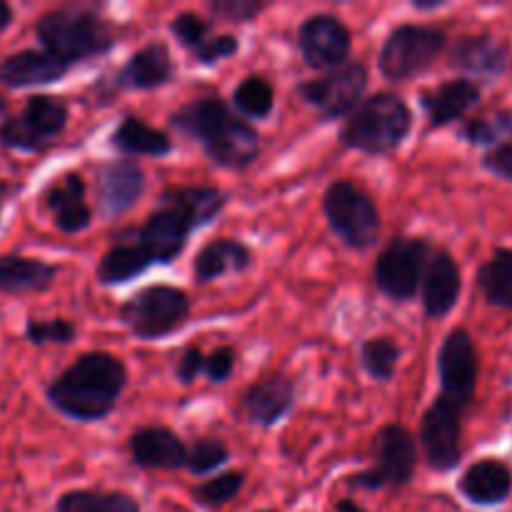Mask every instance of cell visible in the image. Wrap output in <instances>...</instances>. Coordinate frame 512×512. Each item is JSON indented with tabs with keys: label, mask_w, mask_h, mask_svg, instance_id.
<instances>
[{
	"label": "cell",
	"mask_w": 512,
	"mask_h": 512,
	"mask_svg": "<svg viewBox=\"0 0 512 512\" xmlns=\"http://www.w3.org/2000/svg\"><path fill=\"white\" fill-rule=\"evenodd\" d=\"M128 385V368L115 355L85 353L48 385V400L58 413L78 423L108 418Z\"/></svg>",
	"instance_id": "cell-1"
},
{
	"label": "cell",
	"mask_w": 512,
	"mask_h": 512,
	"mask_svg": "<svg viewBox=\"0 0 512 512\" xmlns=\"http://www.w3.org/2000/svg\"><path fill=\"white\" fill-rule=\"evenodd\" d=\"M170 125L203 145L215 165L243 170L260 155V135L248 120L233 113L223 98H195L173 113Z\"/></svg>",
	"instance_id": "cell-2"
},
{
	"label": "cell",
	"mask_w": 512,
	"mask_h": 512,
	"mask_svg": "<svg viewBox=\"0 0 512 512\" xmlns=\"http://www.w3.org/2000/svg\"><path fill=\"white\" fill-rule=\"evenodd\" d=\"M413 128V110L400 95L375 93L358 105L340 130V143L365 155H388Z\"/></svg>",
	"instance_id": "cell-3"
},
{
	"label": "cell",
	"mask_w": 512,
	"mask_h": 512,
	"mask_svg": "<svg viewBox=\"0 0 512 512\" xmlns=\"http://www.w3.org/2000/svg\"><path fill=\"white\" fill-rule=\"evenodd\" d=\"M35 35L43 50L63 63H83L115 48V30L90 10L60 8L50 10L35 25Z\"/></svg>",
	"instance_id": "cell-4"
},
{
	"label": "cell",
	"mask_w": 512,
	"mask_h": 512,
	"mask_svg": "<svg viewBox=\"0 0 512 512\" xmlns=\"http://www.w3.org/2000/svg\"><path fill=\"white\" fill-rule=\"evenodd\" d=\"M188 315V293L173 285H148L120 305V320L138 340L165 338L183 328Z\"/></svg>",
	"instance_id": "cell-5"
},
{
	"label": "cell",
	"mask_w": 512,
	"mask_h": 512,
	"mask_svg": "<svg viewBox=\"0 0 512 512\" xmlns=\"http://www.w3.org/2000/svg\"><path fill=\"white\" fill-rule=\"evenodd\" d=\"M323 213L330 230L353 250H368L378 243L380 213L370 195L350 180H335L323 195Z\"/></svg>",
	"instance_id": "cell-6"
},
{
	"label": "cell",
	"mask_w": 512,
	"mask_h": 512,
	"mask_svg": "<svg viewBox=\"0 0 512 512\" xmlns=\"http://www.w3.org/2000/svg\"><path fill=\"white\" fill-rule=\"evenodd\" d=\"M445 43H448L445 30L433 25H398L380 48V70L393 83H403L428 70L445 50Z\"/></svg>",
	"instance_id": "cell-7"
},
{
	"label": "cell",
	"mask_w": 512,
	"mask_h": 512,
	"mask_svg": "<svg viewBox=\"0 0 512 512\" xmlns=\"http://www.w3.org/2000/svg\"><path fill=\"white\" fill-rule=\"evenodd\" d=\"M375 465L358 475H350L348 485L358 490L403 488L413 480L418 468V445L403 425H383L375 435Z\"/></svg>",
	"instance_id": "cell-8"
},
{
	"label": "cell",
	"mask_w": 512,
	"mask_h": 512,
	"mask_svg": "<svg viewBox=\"0 0 512 512\" xmlns=\"http://www.w3.org/2000/svg\"><path fill=\"white\" fill-rule=\"evenodd\" d=\"M433 255V245L425 238H393L375 260V285L390 300L405 303L423 288Z\"/></svg>",
	"instance_id": "cell-9"
},
{
	"label": "cell",
	"mask_w": 512,
	"mask_h": 512,
	"mask_svg": "<svg viewBox=\"0 0 512 512\" xmlns=\"http://www.w3.org/2000/svg\"><path fill=\"white\" fill-rule=\"evenodd\" d=\"M295 90L323 120H338L345 115L350 118L368 90V68L360 60H348L320 78L305 80Z\"/></svg>",
	"instance_id": "cell-10"
},
{
	"label": "cell",
	"mask_w": 512,
	"mask_h": 512,
	"mask_svg": "<svg viewBox=\"0 0 512 512\" xmlns=\"http://www.w3.org/2000/svg\"><path fill=\"white\" fill-rule=\"evenodd\" d=\"M468 405L438 395L420 420L425 460L438 473H450L463 458V410Z\"/></svg>",
	"instance_id": "cell-11"
},
{
	"label": "cell",
	"mask_w": 512,
	"mask_h": 512,
	"mask_svg": "<svg viewBox=\"0 0 512 512\" xmlns=\"http://www.w3.org/2000/svg\"><path fill=\"white\" fill-rule=\"evenodd\" d=\"M65 123H68V108L63 100L50 98V95H30L23 113L3 120L0 143L5 148L35 153V150H43L53 138H58Z\"/></svg>",
	"instance_id": "cell-12"
},
{
	"label": "cell",
	"mask_w": 512,
	"mask_h": 512,
	"mask_svg": "<svg viewBox=\"0 0 512 512\" xmlns=\"http://www.w3.org/2000/svg\"><path fill=\"white\" fill-rule=\"evenodd\" d=\"M478 373V350L470 333L465 328L450 330L438 350V375L443 388L440 395L470 405L478 390Z\"/></svg>",
	"instance_id": "cell-13"
},
{
	"label": "cell",
	"mask_w": 512,
	"mask_h": 512,
	"mask_svg": "<svg viewBox=\"0 0 512 512\" xmlns=\"http://www.w3.org/2000/svg\"><path fill=\"white\" fill-rule=\"evenodd\" d=\"M298 50L305 65L313 70H335L348 63L353 35L348 25L330 13L313 15L298 30Z\"/></svg>",
	"instance_id": "cell-14"
},
{
	"label": "cell",
	"mask_w": 512,
	"mask_h": 512,
	"mask_svg": "<svg viewBox=\"0 0 512 512\" xmlns=\"http://www.w3.org/2000/svg\"><path fill=\"white\" fill-rule=\"evenodd\" d=\"M448 63L468 80L475 78L483 83H493V80L503 78L508 70L510 50L508 45L488 33L463 35L460 40H455Z\"/></svg>",
	"instance_id": "cell-15"
},
{
	"label": "cell",
	"mask_w": 512,
	"mask_h": 512,
	"mask_svg": "<svg viewBox=\"0 0 512 512\" xmlns=\"http://www.w3.org/2000/svg\"><path fill=\"white\" fill-rule=\"evenodd\" d=\"M193 230L195 228L180 210H175L173 205H160L155 213L148 215L135 240L148 253L153 265H168L183 253Z\"/></svg>",
	"instance_id": "cell-16"
},
{
	"label": "cell",
	"mask_w": 512,
	"mask_h": 512,
	"mask_svg": "<svg viewBox=\"0 0 512 512\" xmlns=\"http://www.w3.org/2000/svg\"><path fill=\"white\" fill-rule=\"evenodd\" d=\"M145 190V173L135 160H110L98 168V203L105 218L128 213Z\"/></svg>",
	"instance_id": "cell-17"
},
{
	"label": "cell",
	"mask_w": 512,
	"mask_h": 512,
	"mask_svg": "<svg viewBox=\"0 0 512 512\" xmlns=\"http://www.w3.org/2000/svg\"><path fill=\"white\" fill-rule=\"evenodd\" d=\"M128 450L138 468L148 470H178L188 465V448L165 425H148L130 435Z\"/></svg>",
	"instance_id": "cell-18"
},
{
	"label": "cell",
	"mask_w": 512,
	"mask_h": 512,
	"mask_svg": "<svg viewBox=\"0 0 512 512\" xmlns=\"http://www.w3.org/2000/svg\"><path fill=\"white\" fill-rule=\"evenodd\" d=\"M45 208L53 213L55 225L63 233H83L93 223V210L85 200V180L78 173H65L45 190Z\"/></svg>",
	"instance_id": "cell-19"
},
{
	"label": "cell",
	"mask_w": 512,
	"mask_h": 512,
	"mask_svg": "<svg viewBox=\"0 0 512 512\" xmlns=\"http://www.w3.org/2000/svg\"><path fill=\"white\" fill-rule=\"evenodd\" d=\"M480 95L483 93L475 80L453 78L445 80L438 88L425 90L420 95V105L428 113L430 128H445V125L465 118L480 103Z\"/></svg>",
	"instance_id": "cell-20"
},
{
	"label": "cell",
	"mask_w": 512,
	"mask_h": 512,
	"mask_svg": "<svg viewBox=\"0 0 512 512\" xmlns=\"http://www.w3.org/2000/svg\"><path fill=\"white\" fill-rule=\"evenodd\" d=\"M460 290H463V278L460 268L448 250H438L428 265V273L423 280V308L425 315L433 320L445 318L453 313L458 305Z\"/></svg>",
	"instance_id": "cell-21"
},
{
	"label": "cell",
	"mask_w": 512,
	"mask_h": 512,
	"mask_svg": "<svg viewBox=\"0 0 512 512\" xmlns=\"http://www.w3.org/2000/svg\"><path fill=\"white\" fill-rule=\"evenodd\" d=\"M295 405V383L285 375H273L255 383L243 395L245 418L260 428H273Z\"/></svg>",
	"instance_id": "cell-22"
},
{
	"label": "cell",
	"mask_w": 512,
	"mask_h": 512,
	"mask_svg": "<svg viewBox=\"0 0 512 512\" xmlns=\"http://www.w3.org/2000/svg\"><path fill=\"white\" fill-rule=\"evenodd\" d=\"M175 73L173 55L165 43H150L130 55L128 63L115 75L120 90H155L168 83Z\"/></svg>",
	"instance_id": "cell-23"
},
{
	"label": "cell",
	"mask_w": 512,
	"mask_h": 512,
	"mask_svg": "<svg viewBox=\"0 0 512 512\" xmlns=\"http://www.w3.org/2000/svg\"><path fill=\"white\" fill-rule=\"evenodd\" d=\"M70 65L48 50H20L0 60V83L8 88L50 85L68 73Z\"/></svg>",
	"instance_id": "cell-24"
},
{
	"label": "cell",
	"mask_w": 512,
	"mask_h": 512,
	"mask_svg": "<svg viewBox=\"0 0 512 512\" xmlns=\"http://www.w3.org/2000/svg\"><path fill=\"white\" fill-rule=\"evenodd\" d=\"M458 488L473 505H503L512 493V470L503 460L483 458L465 470Z\"/></svg>",
	"instance_id": "cell-25"
},
{
	"label": "cell",
	"mask_w": 512,
	"mask_h": 512,
	"mask_svg": "<svg viewBox=\"0 0 512 512\" xmlns=\"http://www.w3.org/2000/svg\"><path fill=\"white\" fill-rule=\"evenodd\" d=\"M160 205H173L198 230L223 213L225 193L213 185H175L160 195Z\"/></svg>",
	"instance_id": "cell-26"
},
{
	"label": "cell",
	"mask_w": 512,
	"mask_h": 512,
	"mask_svg": "<svg viewBox=\"0 0 512 512\" xmlns=\"http://www.w3.org/2000/svg\"><path fill=\"white\" fill-rule=\"evenodd\" d=\"M253 263V253L245 243L233 238H220L205 245L193 260V275L198 283H210L228 273H243Z\"/></svg>",
	"instance_id": "cell-27"
},
{
	"label": "cell",
	"mask_w": 512,
	"mask_h": 512,
	"mask_svg": "<svg viewBox=\"0 0 512 512\" xmlns=\"http://www.w3.org/2000/svg\"><path fill=\"white\" fill-rule=\"evenodd\" d=\"M58 268L38 258L3 255L0 258V290L10 295L43 293L53 285Z\"/></svg>",
	"instance_id": "cell-28"
},
{
	"label": "cell",
	"mask_w": 512,
	"mask_h": 512,
	"mask_svg": "<svg viewBox=\"0 0 512 512\" xmlns=\"http://www.w3.org/2000/svg\"><path fill=\"white\" fill-rule=\"evenodd\" d=\"M110 145L125 155H148V158H163L173 150V140L163 130L153 128L135 115L123 118V123L110 135Z\"/></svg>",
	"instance_id": "cell-29"
},
{
	"label": "cell",
	"mask_w": 512,
	"mask_h": 512,
	"mask_svg": "<svg viewBox=\"0 0 512 512\" xmlns=\"http://www.w3.org/2000/svg\"><path fill=\"white\" fill-rule=\"evenodd\" d=\"M150 265H153V260H150L148 253L140 248L138 240H135V243H115L113 248L103 255L95 275H98L100 285H108L110 288V285H123L128 283V280L138 278V275H143Z\"/></svg>",
	"instance_id": "cell-30"
},
{
	"label": "cell",
	"mask_w": 512,
	"mask_h": 512,
	"mask_svg": "<svg viewBox=\"0 0 512 512\" xmlns=\"http://www.w3.org/2000/svg\"><path fill=\"white\" fill-rule=\"evenodd\" d=\"M475 283L485 303L500 310H512V250H495L493 258L478 268Z\"/></svg>",
	"instance_id": "cell-31"
},
{
	"label": "cell",
	"mask_w": 512,
	"mask_h": 512,
	"mask_svg": "<svg viewBox=\"0 0 512 512\" xmlns=\"http://www.w3.org/2000/svg\"><path fill=\"white\" fill-rule=\"evenodd\" d=\"M55 512H140V505L125 493L70 490V493L60 495Z\"/></svg>",
	"instance_id": "cell-32"
},
{
	"label": "cell",
	"mask_w": 512,
	"mask_h": 512,
	"mask_svg": "<svg viewBox=\"0 0 512 512\" xmlns=\"http://www.w3.org/2000/svg\"><path fill=\"white\" fill-rule=\"evenodd\" d=\"M233 108L245 118L263 120L275 108V88L260 75H248L238 88L233 90Z\"/></svg>",
	"instance_id": "cell-33"
},
{
	"label": "cell",
	"mask_w": 512,
	"mask_h": 512,
	"mask_svg": "<svg viewBox=\"0 0 512 512\" xmlns=\"http://www.w3.org/2000/svg\"><path fill=\"white\" fill-rule=\"evenodd\" d=\"M460 138L468 140L470 145H493L512 143V110H498L485 118L468 120L460 128Z\"/></svg>",
	"instance_id": "cell-34"
},
{
	"label": "cell",
	"mask_w": 512,
	"mask_h": 512,
	"mask_svg": "<svg viewBox=\"0 0 512 512\" xmlns=\"http://www.w3.org/2000/svg\"><path fill=\"white\" fill-rule=\"evenodd\" d=\"M360 360H363V368L368 370L370 378L388 383V380H393L395 368H398L400 348L390 338L365 340L363 348H360Z\"/></svg>",
	"instance_id": "cell-35"
},
{
	"label": "cell",
	"mask_w": 512,
	"mask_h": 512,
	"mask_svg": "<svg viewBox=\"0 0 512 512\" xmlns=\"http://www.w3.org/2000/svg\"><path fill=\"white\" fill-rule=\"evenodd\" d=\"M230 460L228 445L220 438H200L188 448V465L185 468L193 475H208L223 468Z\"/></svg>",
	"instance_id": "cell-36"
},
{
	"label": "cell",
	"mask_w": 512,
	"mask_h": 512,
	"mask_svg": "<svg viewBox=\"0 0 512 512\" xmlns=\"http://www.w3.org/2000/svg\"><path fill=\"white\" fill-rule=\"evenodd\" d=\"M245 473H223L213 480H205L193 490V498L205 508H220L228 505L235 495L243 490Z\"/></svg>",
	"instance_id": "cell-37"
},
{
	"label": "cell",
	"mask_w": 512,
	"mask_h": 512,
	"mask_svg": "<svg viewBox=\"0 0 512 512\" xmlns=\"http://www.w3.org/2000/svg\"><path fill=\"white\" fill-rule=\"evenodd\" d=\"M170 30H173L175 38L180 40V45H185L188 50H200L210 40V30H213V23L205 18H200L198 13H178L170 23Z\"/></svg>",
	"instance_id": "cell-38"
},
{
	"label": "cell",
	"mask_w": 512,
	"mask_h": 512,
	"mask_svg": "<svg viewBox=\"0 0 512 512\" xmlns=\"http://www.w3.org/2000/svg\"><path fill=\"white\" fill-rule=\"evenodd\" d=\"M25 338L33 345H68L75 338V325L70 320H28L25 325Z\"/></svg>",
	"instance_id": "cell-39"
},
{
	"label": "cell",
	"mask_w": 512,
	"mask_h": 512,
	"mask_svg": "<svg viewBox=\"0 0 512 512\" xmlns=\"http://www.w3.org/2000/svg\"><path fill=\"white\" fill-rule=\"evenodd\" d=\"M210 10L215 18L225 20V23H250L263 13L265 3L260 0H213Z\"/></svg>",
	"instance_id": "cell-40"
},
{
	"label": "cell",
	"mask_w": 512,
	"mask_h": 512,
	"mask_svg": "<svg viewBox=\"0 0 512 512\" xmlns=\"http://www.w3.org/2000/svg\"><path fill=\"white\" fill-rule=\"evenodd\" d=\"M238 48H240V40L235 38V35L225 33V35H213V38H210L203 48L195 50L193 55L198 63L213 65V63H218V60H225V58H230V55L238 53Z\"/></svg>",
	"instance_id": "cell-41"
},
{
	"label": "cell",
	"mask_w": 512,
	"mask_h": 512,
	"mask_svg": "<svg viewBox=\"0 0 512 512\" xmlns=\"http://www.w3.org/2000/svg\"><path fill=\"white\" fill-rule=\"evenodd\" d=\"M483 168L495 178L512 183V143H500L485 150Z\"/></svg>",
	"instance_id": "cell-42"
},
{
	"label": "cell",
	"mask_w": 512,
	"mask_h": 512,
	"mask_svg": "<svg viewBox=\"0 0 512 512\" xmlns=\"http://www.w3.org/2000/svg\"><path fill=\"white\" fill-rule=\"evenodd\" d=\"M235 370V350L230 345L223 348H215L213 353L205 358V375H208L213 383H225V380L233 375Z\"/></svg>",
	"instance_id": "cell-43"
},
{
	"label": "cell",
	"mask_w": 512,
	"mask_h": 512,
	"mask_svg": "<svg viewBox=\"0 0 512 512\" xmlns=\"http://www.w3.org/2000/svg\"><path fill=\"white\" fill-rule=\"evenodd\" d=\"M205 358L208 355L203 353L200 348H185L183 353H180L178 358V365H175V375H178V380L183 385H190L198 380L200 373H205Z\"/></svg>",
	"instance_id": "cell-44"
},
{
	"label": "cell",
	"mask_w": 512,
	"mask_h": 512,
	"mask_svg": "<svg viewBox=\"0 0 512 512\" xmlns=\"http://www.w3.org/2000/svg\"><path fill=\"white\" fill-rule=\"evenodd\" d=\"M10 20H13V8H10L8 3H3V0H0V30L8 28Z\"/></svg>",
	"instance_id": "cell-45"
},
{
	"label": "cell",
	"mask_w": 512,
	"mask_h": 512,
	"mask_svg": "<svg viewBox=\"0 0 512 512\" xmlns=\"http://www.w3.org/2000/svg\"><path fill=\"white\" fill-rule=\"evenodd\" d=\"M333 512H365V510L360 508L358 503H353V500H340V503L335 505Z\"/></svg>",
	"instance_id": "cell-46"
},
{
	"label": "cell",
	"mask_w": 512,
	"mask_h": 512,
	"mask_svg": "<svg viewBox=\"0 0 512 512\" xmlns=\"http://www.w3.org/2000/svg\"><path fill=\"white\" fill-rule=\"evenodd\" d=\"M443 5V0H435V3H423V0H415L413 8L415 10H438Z\"/></svg>",
	"instance_id": "cell-47"
},
{
	"label": "cell",
	"mask_w": 512,
	"mask_h": 512,
	"mask_svg": "<svg viewBox=\"0 0 512 512\" xmlns=\"http://www.w3.org/2000/svg\"><path fill=\"white\" fill-rule=\"evenodd\" d=\"M10 195V185L5 183V180H0V213H3V205H5V198Z\"/></svg>",
	"instance_id": "cell-48"
},
{
	"label": "cell",
	"mask_w": 512,
	"mask_h": 512,
	"mask_svg": "<svg viewBox=\"0 0 512 512\" xmlns=\"http://www.w3.org/2000/svg\"><path fill=\"white\" fill-rule=\"evenodd\" d=\"M5 113H8V108H5V100L3 98H0V118H8V115H5Z\"/></svg>",
	"instance_id": "cell-49"
},
{
	"label": "cell",
	"mask_w": 512,
	"mask_h": 512,
	"mask_svg": "<svg viewBox=\"0 0 512 512\" xmlns=\"http://www.w3.org/2000/svg\"><path fill=\"white\" fill-rule=\"evenodd\" d=\"M263 512H275V510H263Z\"/></svg>",
	"instance_id": "cell-50"
}]
</instances>
